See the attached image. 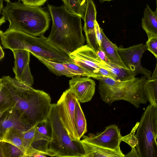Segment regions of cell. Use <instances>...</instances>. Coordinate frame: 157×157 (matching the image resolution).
<instances>
[{"instance_id": "obj_1", "label": "cell", "mask_w": 157, "mask_h": 157, "mask_svg": "<svg viewBox=\"0 0 157 157\" xmlns=\"http://www.w3.org/2000/svg\"><path fill=\"white\" fill-rule=\"evenodd\" d=\"M0 82L10 92L15 103L14 108L25 121L33 126L47 120L51 104L49 94L9 76L2 77Z\"/></svg>"}, {"instance_id": "obj_2", "label": "cell", "mask_w": 157, "mask_h": 157, "mask_svg": "<svg viewBox=\"0 0 157 157\" xmlns=\"http://www.w3.org/2000/svg\"><path fill=\"white\" fill-rule=\"evenodd\" d=\"M52 20L48 41L55 47L68 54L84 45L81 17L69 11L64 5H48Z\"/></svg>"}, {"instance_id": "obj_3", "label": "cell", "mask_w": 157, "mask_h": 157, "mask_svg": "<svg viewBox=\"0 0 157 157\" xmlns=\"http://www.w3.org/2000/svg\"><path fill=\"white\" fill-rule=\"evenodd\" d=\"M1 14L9 22L7 29L36 37L44 35L48 29L51 21L49 12L44 8L30 6L18 1L7 2Z\"/></svg>"}, {"instance_id": "obj_4", "label": "cell", "mask_w": 157, "mask_h": 157, "mask_svg": "<svg viewBox=\"0 0 157 157\" xmlns=\"http://www.w3.org/2000/svg\"><path fill=\"white\" fill-rule=\"evenodd\" d=\"M0 36L3 48L13 50L24 49L51 61L62 63H75L69 54L57 48L44 35L39 37L22 32L7 29L0 30Z\"/></svg>"}, {"instance_id": "obj_5", "label": "cell", "mask_w": 157, "mask_h": 157, "mask_svg": "<svg viewBox=\"0 0 157 157\" xmlns=\"http://www.w3.org/2000/svg\"><path fill=\"white\" fill-rule=\"evenodd\" d=\"M146 77H135L126 81H118L105 77H100L98 90L101 98L111 105L120 100L128 101L138 108L148 101L144 84Z\"/></svg>"}, {"instance_id": "obj_6", "label": "cell", "mask_w": 157, "mask_h": 157, "mask_svg": "<svg viewBox=\"0 0 157 157\" xmlns=\"http://www.w3.org/2000/svg\"><path fill=\"white\" fill-rule=\"evenodd\" d=\"M47 119L51 131V139L48 149L51 156L84 157V149L80 140H72L60 122L56 104H51Z\"/></svg>"}, {"instance_id": "obj_7", "label": "cell", "mask_w": 157, "mask_h": 157, "mask_svg": "<svg viewBox=\"0 0 157 157\" xmlns=\"http://www.w3.org/2000/svg\"><path fill=\"white\" fill-rule=\"evenodd\" d=\"M157 108L148 105L142 116L135 135L138 141L136 149L140 157H157Z\"/></svg>"}, {"instance_id": "obj_8", "label": "cell", "mask_w": 157, "mask_h": 157, "mask_svg": "<svg viewBox=\"0 0 157 157\" xmlns=\"http://www.w3.org/2000/svg\"><path fill=\"white\" fill-rule=\"evenodd\" d=\"M78 99L69 88L64 91L56 104L59 121L71 139L80 141L75 124V104Z\"/></svg>"}, {"instance_id": "obj_9", "label": "cell", "mask_w": 157, "mask_h": 157, "mask_svg": "<svg viewBox=\"0 0 157 157\" xmlns=\"http://www.w3.org/2000/svg\"><path fill=\"white\" fill-rule=\"evenodd\" d=\"M75 63L80 66L96 79L100 68L106 69L105 62L88 45H84L69 54Z\"/></svg>"}, {"instance_id": "obj_10", "label": "cell", "mask_w": 157, "mask_h": 157, "mask_svg": "<svg viewBox=\"0 0 157 157\" xmlns=\"http://www.w3.org/2000/svg\"><path fill=\"white\" fill-rule=\"evenodd\" d=\"M122 136L118 126L112 124L106 127L102 132L96 134L90 133L88 136L83 135L82 137L85 141L114 151L124 157L120 148Z\"/></svg>"}, {"instance_id": "obj_11", "label": "cell", "mask_w": 157, "mask_h": 157, "mask_svg": "<svg viewBox=\"0 0 157 157\" xmlns=\"http://www.w3.org/2000/svg\"><path fill=\"white\" fill-rule=\"evenodd\" d=\"M147 50L146 45L142 43L126 48L118 47L120 56L127 68L136 75L141 74L148 79L151 72L143 67L141 62L143 54Z\"/></svg>"}, {"instance_id": "obj_12", "label": "cell", "mask_w": 157, "mask_h": 157, "mask_svg": "<svg viewBox=\"0 0 157 157\" xmlns=\"http://www.w3.org/2000/svg\"><path fill=\"white\" fill-rule=\"evenodd\" d=\"M12 51L14 59V65L13 69L15 75V78L19 81L32 86L34 81L29 66L30 52L24 49L13 50Z\"/></svg>"}, {"instance_id": "obj_13", "label": "cell", "mask_w": 157, "mask_h": 157, "mask_svg": "<svg viewBox=\"0 0 157 157\" xmlns=\"http://www.w3.org/2000/svg\"><path fill=\"white\" fill-rule=\"evenodd\" d=\"M69 88L81 103L90 101L95 90V81L90 78L80 76L72 77L69 81Z\"/></svg>"}, {"instance_id": "obj_14", "label": "cell", "mask_w": 157, "mask_h": 157, "mask_svg": "<svg viewBox=\"0 0 157 157\" xmlns=\"http://www.w3.org/2000/svg\"><path fill=\"white\" fill-rule=\"evenodd\" d=\"M87 2L83 29L87 45L96 52L99 48L96 39L95 27L97 11L94 3L92 0H87Z\"/></svg>"}, {"instance_id": "obj_15", "label": "cell", "mask_w": 157, "mask_h": 157, "mask_svg": "<svg viewBox=\"0 0 157 157\" xmlns=\"http://www.w3.org/2000/svg\"><path fill=\"white\" fill-rule=\"evenodd\" d=\"M51 131L47 119L37 124L34 141L32 146L36 153L51 156L48 151L51 139Z\"/></svg>"}, {"instance_id": "obj_16", "label": "cell", "mask_w": 157, "mask_h": 157, "mask_svg": "<svg viewBox=\"0 0 157 157\" xmlns=\"http://www.w3.org/2000/svg\"><path fill=\"white\" fill-rule=\"evenodd\" d=\"M0 136L9 128H13L23 132L32 126L21 117L14 108L5 112L0 115Z\"/></svg>"}, {"instance_id": "obj_17", "label": "cell", "mask_w": 157, "mask_h": 157, "mask_svg": "<svg viewBox=\"0 0 157 157\" xmlns=\"http://www.w3.org/2000/svg\"><path fill=\"white\" fill-rule=\"evenodd\" d=\"M84 157H123L117 152L82 140Z\"/></svg>"}, {"instance_id": "obj_18", "label": "cell", "mask_w": 157, "mask_h": 157, "mask_svg": "<svg viewBox=\"0 0 157 157\" xmlns=\"http://www.w3.org/2000/svg\"><path fill=\"white\" fill-rule=\"evenodd\" d=\"M101 33L102 38L101 47L111 63L127 68L120 56L118 50V47L107 38L102 30Z\"/></svg>"}, {"instance_id": "obj_19", "label": "cell", "mask_w": 157, "mask_h": 157, "mask_svg": "<svg viewBox=\"0 0 157 157\" xmlns=\"http://www.w3.org/2000/svg\"><path fill=\"white\" fill-rule=\"evenodd\" d=\"M141 25L148 39L157 36V18L147 4L144 10Z\"/></svg>"}, {"instance_id": "obj_20", "label": "cell", "mask_w": 157, "mask_h": 157, "mask_svg": "<svg viewBox=\"0 0 157 157\" xmlns=\"http://www.w3.org/2000/svg\"><path fill=\"white\" fill-rule=\"evenodd\" d=\"M22 132L13 128L7 129L0 136V141L8 142L17 147L23 152L25 157L26 150L23 144Z\"/></svg>"}, {"instance_id": "obj_21", "label": "cell", "mask_w": 157, "mask_h": 157, "mask_svg": "<svg viewBox=\"0 0 157 157\" xmlns=\"http://www.w3.org/2000/svg\"><path fill=\"white\" fill-rule=\"evenodd\" d=\"M40 62L45 65L53 73L57 76L64 75L68 77H73L75 75L70 71L63 63L54 62L33 55Z\"/></svg>"}, {"instance_id": "obj_22", "label": "cell", "mask_w": 157, "mask_h": 157, "mask_svg": "<svg viewBox=\"0 0 157 157\" xmlns=\"http://www.w3.org/2000/svg\"><path fill=\"white\" fill-rule=\"evenodd\" d=\"M79 101L77 100L75 104V121L77 133L80 139L87 132V124L85 116L80 106Z\"/></svg>"}, {"instance_id": "obj_23", "label": "cell", "mask_w": 157, "mask_h": 157, "mask_svg": "<svg viewBox=\"0 0 157 157\" xmlns=\"http://www.w3.org/2000/svg\"><path fill=\"white\" fill-rule=\"evenodd\" d=\"M15 106L14 100L10 92L3 84L0 82V115Z\"/></svg>"}, {"instance_id": "obj_24", "label": "cell", "mask_w": 157, "mask_h": 157, "mask_svg": "<svg viewBox=\"0 0 157 157\" xmlns=\"http://www.w3.org/2000/svg\"><path fill=\"white\" fill-rule=\"evenodd\" d=\"M64 5L70 12L80 16L84 20L87 0H62Z\"/></svg>"}, {"instance_id": "obj_25", "label": "cell", "mask_w": 157, "mask_h": 157, "mask_svg": "<svg viewBox=\"0 0 157 157\" xmlns=\"http://www.w3.org/2000/svg\"><path fill=\"white\" fill-rule=\"evenodd\" d=\"M144 88L150 105L157 108V75L147 78Z\"/></svg>"}, {"instance_id": "obj_26", "label": "cell", "mask_w": 157, "mask_h": 157, "mask_svg": "<svg viewBox=\"0 0 157 157\" xmlns=\"http://www.w3.org/2000/svg\"><path fill=\"white\" fill-rule=\"evenodd\" d=\"M105 66L106 70L112 72L117 76L116 80H128L134 78L136 75L129 69L113 63L108 64L105 63Z\"/></svg>"}, {"instance_id": "obj_27", "label": "cell", "mask_w": 157, "mask_h": 157, "mask_svg": "<svg viewBox=\"0 0 157 157\" xmlns=\"http://www.w3.org/2000/svg\"><path fill=\"white\" fill-rule=\"evenodd\" d=\"M37 124L22 132L23 144L26 150L25 157H31L36 153L32 145L34 141Z\"/></svg>"}, {"instance_id": "obj_28", "label": "cell", "mask_w": 157, "mask_h": 157, "mask_svg": "<svg viewBox=\"0 0 157 157\" xmlns=\"http://www.w3.org/2000/svg\"><path fill=\"white\" fill-rule=\"evenodd\" d=\"M0 157H25V154L15 146L6 142L0 141Z\"/></svg>"}, {"instance_id": "obj_29", "label": "cell", "mask_w": 157, "mask_h": 157, "mask_svg": "<svg viewBox=\"0 0 157 157\" xmlns=\"http://www.w3.org/2000/svg\"><path fill=\"white\" fill-rule=\"evenodd\" d=\"M68 69L75 76H80L92 78V75L87 71L75 63H63Z\"/></svg>"}, {"instance_id": "obj_30", "label": "cell", "mask_w": 157, "mask_h": 157, "mask_svg": "<svg viewBox=\"0 0 157 157\" xmlns=\"http://www.w3.org/2000/svg\"><path fill=\"white\" fill-rule=\"evenodd\" d=\"M139 124V122H137L129 134L122 136V141L128 144L131 147L132 149H135V147L138 144L137 139L135 134Z\"/></svg>"}, {"instance_id": "obj_31", "label": "cell", "mask_w": 157, "mask_h": 157, "mask_svg": "<svg viewBox=\"0 0 157 157\" xmlns=\"http://www.w3.org/2000/svg\"><path fill=\"white\" fill-rule=\"evenodd\" d=\"M146 45L147 50L151 52L157 59V36L148 39Z\"/></svg>"}, {"instance_id": "obj_32", "label": "cell", "mask_w": 157, "mask_h": 157, "mask_svg": "<svg viewBox=\"0 0 157 157\" xmlns=\"http://www.w3.org/2000/svg\"><path fill=\"white\" fill-rule=\"evenodd\" d=\"M105 77L116 80L117 76L111 71L102 68H100L99 69L98 77L96 79L100 77Z\"/></svg>"}, {"instance_id": "obj_33", "label": "cell", "mask_w": 157, "mask_h": 157, "mask_svg": "<svg viewBox=\"0 0 157 157\" xmlns=\"http://www.w3.org/2000/svg\"><path fill=\"white\" fill-rule=\"evenodd\" d=\"M47 0H22L24 4L31 6L40 7L46 2Z\"/></svg>"}, {"instance_id": "obj_34", "label": "cell", "mask_w": 157, "mask_h": 157, "mask_svg": "<svg viewBox=\"0 0 157 157\" xmlns=\"http://www.w3.org/2000/svg\"><path fill=\"white\" fill-rule=\"evenodd\" d=\"M95 31L96 39L99 47H101L102 38L101 33L102 29L101 28L96 20L95 22Z\"/></svg>"}, {"instance_id": "obj_35", "label": "cell", "mask_w": 157, "mask_h": 157, "mask_svg": "<svg viewBox=\"0 0 157 157\" xmlns=\"http://www.w3.org/2000/svg\"><path fill=\"white\" fill-rule=\"evenodd\" d=\"M96 52L102 61L108 64L112 63L101 47H99L98 50Z\"/></svg>"}, {"instance_id": "obj_36", "label": "cell", "mask_w": 157, "mask_h": 157, "mask_svg": "<svg viewBox=\"0 0 157 157\" xmlns=\"http://www.w3.org/2000/svg\"><path fill=\"white\" fill-rule=\"evenodd\" d=\"M139 157V154L136 149H132L131 151L124 155V157Z\"/></svg>"}, {"instance_id": "obj_37", "label": "cell", "mask_w": 157, "mask_h": 157, "mask_svg": "<svg viewBox=\"0 0 157 157\" xmlns=\"http://www.w3.org/2000/svg\"><path fill=\"white\" fill-rule=\"evenodd\" d=\"M4 56V53L3 50L2 48L0 45V60H1L3 58Z\"/></svg>"}, {"instance_id": "obj_38", "label": "cell", "mask_w": 157, "mask_h": 157, "mask_svg": "<svg viewBox=\"0 0 157 157\" xmlns=\"http://www.w3.org/2000/svg\"><path fill=\"white\" fill-rule=\"evenodd\" d=\"M3 0H0V12L1 13L2 10L3 8H4L3 6Z\"/></svg>"}, {"instance_id": "obj_39", "label": "cell", "mask_w": 157, "mask_h": 157, "mask_svg": "<svg viewBox=\"0 0 157 157\" xmlns=\"http://www.w3.org/2000/svg\"><path fill=\"white\" fill-rule=\"evenodd\" d=\"M6 21V19L5 17L2 16L0 19V25H1L2 24H3Z\"/></svg>"}, {"instance_id": "obj_40", "label": "cell", "mask_w": 157, "mask_h": 157, "mask_svg": "<svg viewBox=\"0 0 157 157\" xmlns=\"http://www.w3.org/2000/svg\"><path fill=\"white\" fill-rule=\"evenodd\" d=\"M156 0V8L155 11L154 12V13L156 18H157V0Z\"/></svg>"}, {"instance_id": "obj_41", "label": "cell", "mask_w": 157, "mask_h": 157, "mask_svg": "<svg viewBox=\"0 0 157 157\" xmlns=\"http://www.w3.org/2000/svg\"><path fill=\"white\" fill-rule=\"evenodd\" d=\"M156 138L157 139V119L156 121Z\"/></svg>"}, {"instance_id": "obj_42", "label": "cell", "mask_w": 157, "mask_h": 157, "mask_svg": "<svg viewBox=\"0 0 157 157\" xmlns=\"http://www.w3.org/2000/svg\"><path fill=\"white\" fill-rule=\"evenodd\" d=\"M101 2H103L104 1H109L112 0H100Z\"/></svg>"}, {"instance_id": "obj_43", "label": "cell", "mask_w": 157, "mask_h": 157, "mask_svg": "<svg viewBox=\"0 0 157 157\" xmlns=\"http://www.w3.org/2000/svg\"><path fill=\"white\" fill-rule=\"evenodd\" d=\"M7 2H10V0H5Z\"/></svg>"}, {"instance_id": "obj_44", "label": "cell", "mask_w": 157, "mask_h": 157, "mask_svg": "<svg viewBox=\"0 0 157 157\" xmlns=\"http://www.w3.org/2000/svg\"><path fill=\"white\" fill-rule=\"evenodd\" d=\"M18 1H21L22 0H18Z\"/></svg>"}]
</instances>
